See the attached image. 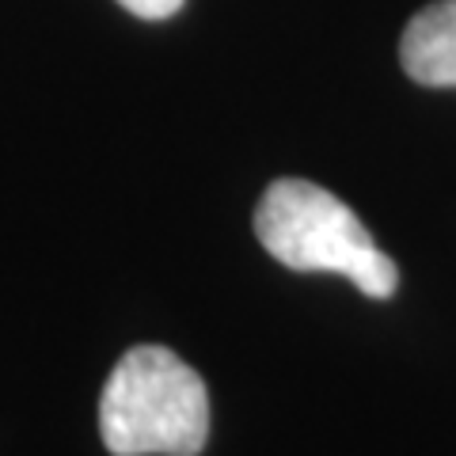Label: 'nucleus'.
<instances>
[{
  "mask_svg": "<svg viewBox=\"0 0 456 456\" xmlns=\"http://www.w3.org/2000/svg\"><path fill=\"white\" fill-rule=\"evenodd\" d=\"M399 61L422 88H456V0H437L407 23Z\"/></svg>",
  "mask_w": 456,
  "mask_h": 456,
  "instance_id": "3",
  "label": "nucleus"
},
{
  "mask_svg": "<svg viewBox=\"0 0 456 456\" xmlns=\"http://www.w3.org/2000/svg\"><path fill=\"white\" fill-rule=\"evenodd\" d=\"M126 12H134L137 20H167L183 8V0H118Z\"/></svg>",
  "mask_w": 456,
  "mask_h": 456,
  "instance_id": "4",
  "label": "nucleus"
},
{
  "mask_svg": "<svg viewBox=\"0 0 456 456\" xmlns=\"http://www.w3.org/2000/svg\"><path fill=\"white\" fill-rule=\"evenodd\" d=\"M99 434L114 456H198L209 437V392L167 346H134L103 384Z\"/></svg>",
  "mask_w": 456,
  "mask_h": 456,
  "instance_id": "1",
  "label": "nucleus"
},
{
  "mask_svg": "<svg viewBox=\"0 0 456 456\" xmlns=\"http://www.w3.org/2000/svg\"><path fill=\"white\" fill-rule=\"evenodd\" d=\"M255 236L281 266L301 274L331 270L377 301L392 297L399 285L395 263L373 244L358 213L316 183H270L255 209Z\"/></svg>",
  "mask_w": 456,
  "mask_h": 456,
  "instance_id": "2",
  "label": "nucleus"
}]
</instances>
